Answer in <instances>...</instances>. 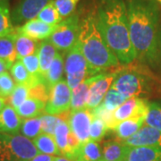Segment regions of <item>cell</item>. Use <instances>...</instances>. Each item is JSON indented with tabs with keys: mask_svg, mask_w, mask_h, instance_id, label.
<instances>
[{
	"mask_svg": "<svg viewBox=\"0 0 161 161\" xmlns=\"http://www.w3.org/2000/svg\"><path fill=\"white\" fill-rule=\"evenodd\" d=\"M129 32L136 60L154 66L158 62L161 11L153 0H125Z\"/></svg>",
	"mask_w": 161,
	"mask_h": 161,
	"instance_id": "6da1fadb",
	"label": "cell"
},
{
	"mask_svg": "<svg viewBox=\"0 0 161 161\" xmlns=\"http://www.w3.org/2000/svg\"><path fill=\"white\" fill-rule=\"evenodd\" d=\"M95 10L98 29L121 64L134 62L125 0H97Z\"/></svg>",
	"mask_w": 161,
	"mask_h": 161,
	"instance_id": "7a4b0ae2",
	"label": "cell"
},
{
	"mask_svg": "<svg viewBox=\"0 0 161 161\" xmlns=\"http://www.w3.org/2000/svg\"><path fill=\"white\" fill-rule=\"evenodd\" d=\"M77 44L86 58L92 76L120 65L98 29L95 7L80 19Z\"/></svg>",
	"mask_w": 161,
	"mask_h": 161,
	"instance_id": "3957f363",
	"label": "cell"
},
{
	"mask_svg": "<svg viewBox=\"0 0 161 161\" xmlns=\"http://www.w3.org/2000/svg\"><path fill=\"white\" fill-rule=\"evenodd\" d=\"M115 76L112 88L127 97L146 98L161 93V80L148 65L135 61L114 68Z\"/></svg>",
	"mask_w": 161,
	"mask_h": 161,
	"instance_id": "277c9868",
	"label": "cell"
},
{
	"mask_svg": "<svg viewBox=\"0 0 161 161\" xmlns=\"http://www.w3.org/2000/svg\"><path fill=\"white\" fill-rule=\"evenodd\" d=\"M38 154L32 140L21 133H0V161H29Z\"/></svg>",
	"mask_w": 161,
	"mask_h": 161,
	"instance_id": "5b68a950",
	"label": "cell"
},
{
	"mask_svg": "<svg viewBox=\"0 0 161 161\" xmlns=\"http://www.w3.org/2000/svg\"><path fill=\"white\" fill-rule=\"evenodd\" d=\"M64 72L65 80L72 91L87 78L92 76L89 64L77 43L66 54Z\"/></svg>",
	"mask_w": 161,
	"mask_h": 161,
	"instance_id": "8992f818",
	"label": "cell"
},
{
	"mask_svg": "<svg viewBox=\"0 0 161 161\" xmlns=\"http://www.w3.org/2000/svg\"><path fill=\"white\" fill-rule=\"evenodd\" d=\"M80 21L79 14L74 13L57 25L49 40L58 51L67 53L77 43Z\"/></svg>",
	"mask_w": 161,
	"mask_h": 161,
	"instance_id": "52a82bcc",
	"label": "cell"
},
{
	"mask_svg": "<svg viewBox=\"0 0 161 161\" xmlns=\"http://www.w3.org/2000/svg\"><path fill=\"white\" fill-rule=\"evenodd\" d=\"M72 90L65 80H61L49 92V98L46 103L45 114L62 115L71 109Z\"/></svg>",
	"mask_w": 161,
	"mask_h": 161,
	"instance_id": "ba28073f",
	"label": "cell"
},
{
	"mask_svg": "<svg viewBox=\"0 0 161 161\" xmlns=\"http://www.w3.org/2000/svg\"><path fill=\"white\" fill-rule=\"evenodd\" d=\"M115 76L114 68L112 72H103L96 75L95 80L92 82L90 89L86 108L92 110L101 104L107 92L112 86Z\"/></svg>",
	"mask_w": 161,
	"mask_h": 161,
	"instance_id": "9c48e42d",
	"label": "cell"
},
{
	"mask_svg": "<svg viewBox=\"0 0 161 161\" xmlns=\"http://www.w3.org/2000/svg\"><path fill=\"white\" fill-rule=\"evenodd\" d=\"M53 0H21L12 12L14 25L20 26L30 20L37 18L40 11Z\"/></svg>",
	"mask_w": 161,
	"mask_h": 161,
	"instance_id": "30bf717a",
	"label": "cell"
},
{
	"mask_svg": "<svg viewBox=\"0 0 161 161\" xmlns=\"http://www.w3.org/2000/svg\"><path fill=\"white\" fill-rule=\"evenodd\" d=\"M150 102L146 98L131 97L114 112L115 127L122 121L137 116H146L149 111Z\"/></svg>",
	"mask_w": 161,
	"mask_h": 161,
	"instance_id": "8fae6325",
	"label": "cell"
},
{
	"mask_svg": "<svg viewBox=\"0 0 161 161\" xmlns=\"http://www.w3.org/2000/svg\"><path fill=\"white\" fill-rule=\"evenodd\" d=\"M92 117V110L88 108L70 111L68 118L70 129L80 144L84 143L90 140V127Z\"/></svg>",
	"mask_w": 161,
	"mask_h": 161,
	"instance_id": "7c38bea8",
	"label": "cell"
},
{
	"mask_svg": "<svg viewBox=\"0 0 161 161\" xmlns=\"http://www.w3.org/2000/svg\"><path fill=\"white\" fill-rule=\"evenodd\" d=\"M129 147H157L161 148V132L156 128L144 125L130 138L122 142Z\"/></svg>",
	"mask_w": 161,
	"mask_h": 161,
	"instance_id": "4fadbf2b",
	"label": "cell"
},
{
	"mask_svg": "<svg viewBox=\"0 0 161 161\" xmlns=\"http://www.w3.org/2000/svg\"><path fill=\"white\" fill-rule=\"evenodd\" d=\"M56 27L57 25H48L40 21L39 19L34 18L20 26L15 27V31L19 34L27 36L32 40L39 41L49 39Z\"/></svg>",
	"mask_w": 161,
	"mask_h": 161,
	"instance_id": "5bb4252c",
	"label": "cell"
},
{
	"mask_svg": "<svg viewBox=\"0 0 161 161\" xmlns=\"http://www.w3.org/2000/svg\"><path fill=\"white\" fill-rule=\"evenodd\" d=\"M22 122L23 119L18 115L16 109L6 104L0 111V133H20Z\"/></svg>",
	"mask_w": 161,
	"mask_h": 161,
	"instance_id": "9a60e30c",
	"label": "cell"
},
{
	"mask_svg": "<svg viewBox=\"0 0 161 161\" xmlns=\"http://www.w3.org/2000/svg\"><path fill=\"white\" fill-rule=\"evenodd\" d=\"M122 161H161V148L128 146Z\"/></svg>",
	"mask_w": 161,
	"mask_h": 161,
	"instance_id": "2e32d148",
	"label": "cell"
},
{
	"mask_svg": "<svg viewBox=\"0 0 161 161\" xmlns=\"http://www.w3.org/2000/svg\"><path fill=\"white\" fill-rule=\"evenodd\" d=\"M96 75L87 78L79 86H77L72 91L71 111H77V110L86 108L89 94H90V89H91L92 82L95 80Z\"/></svg>",
	"mask_w": 161,
	"mask_h": 161,
	"instance_id": "e0dca14e",
	"label": "cell"
},
{
	"mask_svg": "<svg viewBox=\"0 0 161 161\" xmlns=\"http://www.w3.org/2000/svg\"><path fill=\"white\" fill-rule=\"evenodd\" d=\"M58 52V50L56 48V47L52 44L49 39L41 40L40 42L37 54L40 60V75L44 78L46 77L47 71L49 69L51 64L53 63Z\"/></svg>",
	"mask_w": 161,
	"mask_h": 161,
	"instance_id": "ac0fdd59",
	"label": "cell"
},
{
	"mask_svg": "<svg viewBox=\"0 0 161 161\" xmlns=\"http://www.w3.org/2000/svg\"><path fill=\"white\" fill-rule=\"evenodd\" d=\"M145 118L146 116H137V117H132L122 121L114 129L116 139L118 141L123 142L126 139L130 138L143 126Z\"/></svg>",
	"mask_w": 161,
	"mask_h": 161,
	"instance_id": "d6986e66",
	"label": "cell"
},
{
	"mask_svg": "<svg viewBox=\"0 0 161 161\" xmlns=\"http://www.w3.org/2000/svg\"><path fill=\"white\" fill-rule=\"evenodd\" d=\"M102 160L101 161H122L126 153L128 146L121 141L109 140L102 143Z\"/></svg>",
	"mask_w": 161,
	"mask_h": 161,
	"instance_id": "ffe728a7",
	"label": "cell"
},
{
	"mask_svg": "<svg viewBox=\"0 0 161 161\" xmlns=\"http://www.w3.org/2000/svg\"><path fill=\"white\" fill-rule=\"evenodd\" d=\"M102 147L98 142L89 140L80 144L74 161H101Z\"/></svg>",
	"mask_w": 161,
	"mask_h": 161,
	"instance_id": "44dd1931",
	"label": "cell"
},
{
	"mask_svg": "<svg viewBox=\"0 0 161 161\" xmlns=\"http://www.w3.org/2000/svg\"><path fill=\"white\" fill-rule=\"evenodd\" d=\"M45 102L30 97L18 108H16V111L22 119L32 118L45 115Z\"/></svg>",
	"mask_w": 161,
	"mask_h": 161,
	"instance_id": "7402d4cb",
	"label": "cell"
},
{
	"mask_svg": "<svg viewBox=\"0 0 161 161\" xmlns=\"http://www.w3.org/2000/svg\"><path fill=\"white\" fill-rule=\"evenodd\" d=\"M39 41L32 40L27 36L19 34L15 31L14 36V46L17 55V60H21L22 58L33 55L37 53L39 48Z\"/></svg>",
	"mask_w": 161,
	"mask_h": 161,
	"instance_id": "603a6c76",
	"label": "cell"
},
{
	"mask_svg": "<svg viewBox=\"0 0 161 161\" xmlns=\"http://www.w3.org/2000/svg\"><path fill=\"white\" fill-rule=\"evenodd\" d=\"M35 147L40 154L51 156H62L58 149L54 135L41 132L39 136L32 140Z\"/></svg>",
	"mask_w": 161,
	"mask_h": 161,
	"instance_id": "cb8c5ba5",
	"label": "cell"
},
{
	"mask_svg": "<svg viewBox=\"0 0 161 161\" xmlns=\"http://www.w3.org/2000/svg\"><path fill=\"white\" fill-rule=\"evenodd\" d=\"M10 72H11L12 77L14 78L16 84H24V85H27L29 88H31L32 86H34L35 84L41 81L46 82L45 80H38V79L33 78L30 75V73L25 68L24 64L21 60H16L13 64Z\"/></svg>",
	"mask_w": 161,
	"mask_h": 161,
	"instance_id": "d4e9b609",
	"label": "cell"
},
{
	"mask_svg": "<svg viewBox=\"0 0 161 161\" xmlns=\"http://www.w3.org/2000/svg\"><path fill=\"white\" fill-rule=\"evenodd\" d=\"M64 72V60L63 54L58 51L45 77V80L49 91L51 90L52 87H54L58 82L63 80L62 78H63Z\"/></svg>",
	"mask_w": 161,
	"mask_h": 161,
	"instance_id": "484cf974",
	"label": "cell"
},
{
	"mask_svg": "<svg viewBox=\"0 0 161 161\" xmlns=\"http://www.w3.org/2000/svg\"><path fill=\"white\" fill-rule=\"evenodd\" d=\"M71 129L68 120L62 121L58 125L54 133V137L58 145V149L61 152V155L66 157L68 153V141Z\"/></svg>",
	"mask_w": 161,
	"mask_h": 161,
	"instance_id": "4316f807",
	"label": "cell"
},
{
	"mask_svg": "<svg viewBox=\"0 0 161 161\" xmlns=\"http://www.w3.org/2000/svg\"><path fill=\"white\" fill-rule=\"evenodd\" d=\"M42 132V123L40 116L23 119L20 133L26 138L33 140Z\"/></svg>",
	"mask_w": 161,
	"mask_h": 161,
	"instance_id": "83f0119b",
	"label": "cell"
},
{
	"mask_svg": "<svg viewBox=\"0 0 161 161\" xmlns=\"http://www.w3.org/2000/svg\"><path fill=\"white\" fill-rule=\"evenodd\" d=\"M14 33L0 38V58L11 63H14L17 60V55L14 46Z\"/></svg>",
	"mask_w": 161,
	"mask_h": 161,
	"instance_id": "f1b7e54d",
	"label": "cell"
},
{
	"mask_svg": "<svg viewBox=\"0 0 161 161\" xmlns=\"http://www.w3.org/2000/svg\"><path fill=\"white\" fill-rule=\"evenodd\" d=\"M128 98L129 97L122 94L118 91H116L115 89L111 87L109 91L107 92L103 101L100 105L107 110L115 112V110L117 109L122 104L125 103Z\"/></svg>",
	"mask_w": 161,
	"mask_h": 161,
	"instance_id": "f546056e",
	"label": "cell"
},
{
	"mask_svg": "<svg viewBox=\"0 0 161 161\" xmlns=\"http://www.w3.org/2000/svg\"><path fill=\"white\" fill-rule=\"evenodd\" d=\"M70 112H66L62 115H41V123H42V132H45L50 135H54L56 128L58 125L64 120H68Z\"/></svg>",
	"mask_w": 161,
	"mask_h": 161,
	"instance_id": "4dcf8cb0",
	"label": "cell"
},
{
	"mask_svg": "<svg viewBox=\"0 0 161 161\" xmlns=\"http://www.w3.org/2000/svg\"><path fill=\"white\" fill-rule=\"evenodd\" d=\"M37 19H39L40 21L47 23L48 25H53V26L58 25V23L63 20V18L60 15L57 7L55 6L54 0L50 2L48 5H47L40 11L39 15L37 16Z\"/></svg>",
	"mask_w": 161,
	"mask_h": 161,
	"instance_id": "1f68e13d",
	"label": "cell"
},
{
	"mask_svg": "<svg viewBox=\"0 0 161 161\" xmlns=\"http://www.w3.org/2000/svg\"><path fill=\"white\" fill-rule=\"evenodd\" d=\"M15 27L12 21V13L8 6L0 5V38L14 33Z\"/></svg>",
	"mask_w": 161,
	"mask_h": 161,
	"instance_id": "d6a6232c",
	"label": "cell"
},
{
	"mask_svg": "<svg viewBox=\"0 0 161 161\" xmlns=\"http://www.w3.org/2000/svg\"><path fill=\"white\" fill-rule=\"evenodd\" d=\"M144 125L156 128L161 132V101L150 102Z\"/></svg>",
	"mask_w": 161,
	"mask_h": 161,
	"instance_id": "836d02e7",
	"label": "cell"
},
{
	"mask_svg": "<svg viewBox=\"0 0 161 161\" xmlns=\"http://www.w3.org/2000/svg\"><path fill=\"white\" fill-rule=\"evenodd\" d=\"M30 98V88L24 84H16L11 96L6 99L7 104L14 108H18L22 104Z\"/></svg>",
	"mask_w": 161,
	"mask_h": 161,
	"instance_id": "e575fe53",
	"label": "cell"
},
{
	"mask_svg": "<svg viewBox=\"0 0 161 161\" xmlns=\"http://www.w3.org/2000/svg\"><path fill=\"white\" fill-rule=\"evenodd\" d=\"M108 131V129L102 119H100L98 116L92 117V124L90 127V140L98 142L105 137Z\"/></svg>",
	"mask_w": 161,
	"mask_h": 161,
	"instance_id": "d590c367",
	"label": "cell"
},
{
	"mask_svg": "<svg viewBox=\"0 0 161 161\" xmlns=\"http://www.w3.org/2000/svg\"><path fill=\"white\" fill-rule=\"evenodd\" d=\"M21 61L23 62L25 68L30 73V75L33 78L38 79V80H45V78L40 75V60H39V57L37 53L22 58Z\"/></svg>",
	"mask_w": 161,
	"mask_h": 161,
	"instance_id": "8d00e7d4",
	"label": "cell"
},
{
	"mask_svg": "<svg viewBox=\"0 0 161 161\" xmlns=\"http://www.w3.org/2000/svg\"><path fill=\"white\" fill-rule=\"evenodd\" d=\"M15 86L16 82L12 77L11 74L8 72L0 74V97L7 99L11 96Z\"/></svg>",
	"mask_w": 161,
	"mask_h": 161,
	"instance_id": "74e56055",
	"label": "cell"
},
{
	"mask_svg": "<svg viewBox=\"0 0 161 161\" xmlns=\"http://www.w3.org/2000/svg\"><path fill=\"white\" fill-rule=\"evenodd\" d=\"M79 2L80 0H54L55 6L63 19L75 13L76 6Z\"/></svg>",
	"mask_w": 161,
	"mask_h": 161,
	"instance_id": "f35d334b",
	"label": "cell"
},
{
	"mask_svg": "<svg viewBox=\"0 0 161 161\" xmlns=\"http://www.w3.org/2000/svg\"><path fill=\"white\" fill-rule=\"evenodd\" d=\"M49 89L45 81H41L30 88V97L37 98L47 103L49 98Z\"/></svg>",
	"mask_w": 161,
	"mask_h": 161,
	"instance_id": "ab89813d",
	"label": "cell"
},
{
	"mask_svg": "<svg viewBox=\"0 0 161 161\" xmlns=\"http://www.w3.org/2000/svg\"><path fill=\"white\" fill-rule=\"evenodd\" d=\"M56 156L46 155V154H40L39 153L37 156H35L33 158H31L29 161H54Z\"/></svg>",
	"mask_w": 161,
	"mask_h": 161,
	"instance_id": "60d3db41",
	"label": "cell"
},
{
	"mask_svg": "<svg viewBox=\"0 0 161 161\" xmlns=\"http://www.w3.org/2000/svg\"><path fill=\"white\" fill-rule=\"evenodd\" d=\"M12 65H13V63L0 58V74L4 72H7V70L11 69Z\"/></svg>",
	"mask_w": 161,
	"mask_h": 161,
	"instance_id": "b9f144b4",
	"label": "cell"
},
{
	"mask_svg": "<svg viewBox=\"0 0 161 161\" xmlns=\"http://www.w3.org/2000/svg\"><path fill=\"white\" fill-rule=\"evenodd\" d=\"M158 62L161 63V26L159 30V36H158Z\"/></svg>",
	"mask_w": 161,
	"mask_h": 161,
	"instance_id": "7bdbcfd3",
	"label": "cell"
},
{
	"mask_svg": "<svg viewBox=\"0 0 161 161\" xmlns=\"http://www.w3.org/2000/svg\"><path fill=\"white\" fill-rule=\"evenodd\" d=\"M54 161H74V160L70 159L69 158L64 157V156H57V157L55 158V160Z\"/></svg>",
	"mask_w": 161,
	"mask_h": 161,
	"instance_id": "ee69618b",
	"label": "cell"
},
{
	"mask_svg": "<svg viewBox=\"0 0 161 161\" xmlns=\"http://www.w3.org/2000/svg\"><path fill=\"white\" fill-rule=\"evenodd\" d=\"M6 104H7V101H6V98L0 97V111L3 109L5 107H6Z\"/></svg>",
	"mask_w": 161,
	"mask_h": 161,
	"instance_id": "f6af8a7d",
	"label": "cell"
},
{
	"mask_svg": "<svg viewBox=\"0 0 161 161\" xmlns=\"http://www.w3.org/2000/svg\"><path fill=\"white\" fill-rule=\"evenodd\" d=\"M9 0H0V5L1 6H8Z\"/></svg>",
	"mask_w": 161,
	"mask_h": 161,
	"instance_id": "bcb514c9",
	"label": "cell"
},
{
	"mask_svg": "<svg viewBox=\"0 0 161 161\" xmlns=\"http://www.w3.org/2000/svg\"><path fill=\"white\" fill-rule=\"evenodd\" d=\"M153 1H155L157 4H158V5L161 6V0H153Z\"/></svg>",
	"mask_w": 161,
	"mask_h": 161,
	"instance_id": "7dc6e473",
	"label": "cell"
}]
</instances>
